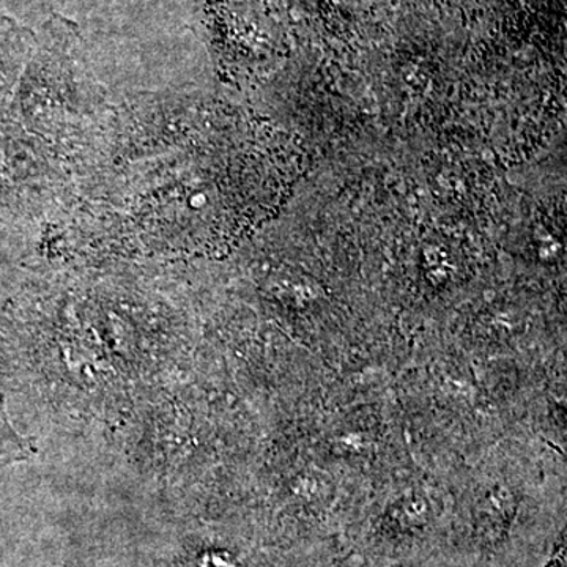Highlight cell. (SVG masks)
Returning a JSON list of instances; mask_svg holds the SVG:
<instances>
[{"instance_id": "1", "label": "cell", "mask_w": 567, "mask_h": 567, "mask_svg": "<svg viewBox=\"0 0 567 567\" xmlns=\"http://www.w3.org/2000/svg\"><path fill=\"white\" fill-rule=\"evenodd\" d=\"M28 454L24 440L13 431L7 417L6 406L0 399V465L20 461Z\"/></svg>"}]
</instances>
